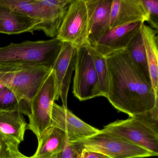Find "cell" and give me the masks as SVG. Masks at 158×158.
Returning a JSON list of instances; mask_svg holds the SVG:
<instances>
[{"instance_id": "obj_1", "label": "cell", "mask_w": 158, "mask_h": 158, "mask_svg": "<svg viewBox=\"0 0 158 158\" xmlns=\"http://www.w3.org/2000/svg\"><path fill=\"white\" fill-rule=\"evenodd\" d=\"M108 74L106 98L129 117L145 114L158 104V94L125 50L105 57Z\"/></svg>"}, {"instance_id": "obj_2", "label": "cell", "mask_w": 158, "mask_h": 158, "mask_svg": "<svg viewBox=\"0 0 158 158\" xmlns=\"http://www.w3.org/2000/svg\"><path fill=\"white\" fill-rule=\"evenodd\" d=\"M63 43L54 38L49 40L10 43L0 48V65L44 66L52 69Z\"/></svg>"}, {"instance_id": "obj_3", "label": "cell", "mask_w": 158, "mask_h": 158, "mask_svg": "<svg viewBox=\"0 0 158 158\" xmlns=\"http://www.w3.org/2000/svg\"><path fill=\"white\" fill-rule=\"evenodd\" d=\"M102 130L158 155V122L148 112L117 120L104 126Z\"/></svg>"}, {"instance_id": "obj_4", "label": "cell", "mask_w": 158, "mask_h": 158, "mask_svg": "<svg viewBox=\"0 0 158 158\" xmlns=\"http://www.w3.org/2000/svg\"><path fill=\"white\" fill-rule=\"evenodd\" d=\"M51 71L44 66L0 65V84L29 105Z\"/></svg>"}, {"instance_id": "obj_5", "label": "cell", "mask_w": 158, "mask_h": 158, "mask_svg": "<svg viewBox=\"0 0 158 158\" xmlns=\"http://www.w3.org/2000/svg\"><path fill=\"white\" fill-rule=\"evenodd\" d=\"M77 148L100 152L110 158H144L157 156L148 150L102 130L88 137L70 142Z\"/></svg>"}, {"instance_id": "obj_6", "label": "cell", "mask_w": 158, "mask_h": 158, "mask_svg": "<svg viewBox=\"0 0 158 158\" xmlns=\"http://www.w3.org/2000/svg\"><path fill=\"white\" fill-rule=\"evenodd\" d=\"M55 77L52 70L29 105L30 113L27 129L31 130L39 139L51 126L52 105L55 101Z\"/></svg>"}, {"instance_id": "obj_7", "label": "cell", "mask_w": 158, "mask_h": 158, "mask_svg": "<svg viewBox=\"0 0 158 158\" xmlns=\"http://www.w3.org/2000/svg\"><path fill=\"white\" fill-rule=\"evenodd\" d=\"M85 0H73L56 38L77 48L90 44Z\"/></svg>"}, {"instance_id": "obj_8", "label": "cell", "mask_w": 158, "mask_h": 158, "mask_svg": "<svg viewBox=\"0 0 158 158\" xmlns=\"http://www.w3.org/2000/svg\"><path fill=\"white\" fill-rule=\"evenodd\" d=\"M73 93L80 101L102 97L98 75L85 47L77 49Z\"/></svg>"}, {"instance_id": "obj_9", "label": "cell", "mask_w": 158, "mask_h": 158, "mask_svg": "<svg viewBox=\"0 0 158 158\" xmlns=\"http://www.w3.org/2000/svg\"><path fill=\"white\" fill-rule=\"evenodd\" d=\"M77 48L68 42H63L60 53L52 70L55 77V101L60 98L63 106L67 108V96L71 84Z\"/></svg>"}, {"instance_id": "obj_10", "label": "cell", "mask_w": 158, "mask_h": 158, "mask_svg": "<svg viewBox=\"0 0 158 158\" xmlns=\"http://www.w3.org/2000/svg\"><path fill=\"white\" fill-rule=\"evenodd\" d=\"M51 126L64 131L70 142L93 135L99 130L79 119L68 108L60 106L55 102L52 110Z\"/></svg>"}, {"instance_id": "obj_11", "label": "cell", "mask_w": 158, "mask_h": 158, "mask_svg": "<svg viewBox=\"0 0 158 158\" xmlns=\"http://www.w3.org/2000/svg\"><path fill=\"white\" fill-rule=\"evenodd\" d=\"M143 23L135 22L111 28L93 47L105 57L125 49L129 42L140 31Z\"/></svg>"}, {"instance_id": "obj_12", "label": "cell", "mask_w": 158, "mask_h": 158, "mask_svg": "<svg viewBox=\"0 0 158 158\" xmlns=\"http://www.w3.org/2000/svg\"><path fill=\"white\" fill-rule=\"evenodd\" d=\"M73 0H36L42 22L35 31L41 30L47 36L54 38L59 30Z\"/></svg>"}, {"instance_id": "obj_13", "label": "cell", "mask_w": 158, "mask_h": 158, "mask_svg": "<svg viewBox=\"0 0 158 158\" xmlns=\"http://www.w3.org/2000/svg\"><path fill=\"white\" fill-rule=\"evenodd\" d=\"M89 42L92 46L110 29L112 0H85Z\"/></svg>"}, {"instance_id": "obj_14", "label": "cell", "mask_w": 158, "mask_h": 158, "mask_svg": "<svg viewBox=\"0 0 158 158\" xmlns=\"http://www.w3.org/2000/svg\"><path fill=\"white\" fill-rule=\"evenodd\" d=\"M148 22L141 0H112L110 29L135 22Z\"/></svg>"}, {"instance_id": "obj_15", "label": "cell", "mask_w": 158, "mask_h": 158, "mask_svg": "<svg viewBox=\"0 0 158 158\" xmlns=\"http://www.w3.org/2000/svg\"><path fill=\"white\" fill-rule=\"evenodd\" d=\"M41 22L0 5V34L19 35L28 32L34 34L36 27Z\"/></svg>"}, {"instance_id": "obj_16", "label": "cell", "mask_w": 158, "mask_h": 158, "mask_svg": "<svg viewBox=\"0 0 158 158\" xmlns=\"http://www.w3.org/2000/svg\"><path fill=\"white\" fill-rule=\"evenodd\" d=\"M27 124L19 111H0V137L20 145L23 141Z\"/></svg>"}, {"instance_id": "obj_17", "label": "cell", "mask_w": 158, "mask_h": 158, "mask_svg": "<svg viewBox=\"0 0 158 158\" xmlns=\"http://www.w3.org/2000/svg\"><path fill=\"white\" fill-rule=\"evenodd\" d=\"M66 134L58 127L51 126L38 140L36 152L31 158H51L57 156L63 148Z\"/></svg>"}, {"instance_id": "obj_18", "label": "cell", "mask_w": 158, "mask_h": 158, "mask_svg": "<svg viewBox=\"0 0 158 158\" xmlns=\"http://www.w3.org/2000/svg\"><path fill=\"white\" fill-rule=\"evenodd\" d=\"M152 88L158 94V30L143 23L140 28Z\"/></svg>"}, {"instance_id": "obj_19", "label": "cell", "mask_w": 158, "mask_h": 158, "mask_svg": "<svg viewBox=\"0 0 158 158\" xmlns=\"http://www.w3.org/2000/svg\"><path fill=\"white\" fill-rule=\"evenodd\" d=\"M125 50H126L134 63L139 68L143 74L148 79L151 80L146 52L140 30L133 38Z\"/></svg>"}, {"instance_id": "obj_20", "label": "cell", "mask_w": 158, "mask_h": 158, "mask_svg": "<svg viewBox=\"0 0 158 158\" xmlns=\"http://www.w3.org/2000/svg\"><path fill=\"white\" fill-rule=\"evenodd\" d=\"M0 111H19L27 116L30 113L28 103L20 100L12 90L6 87L0 89Z\"/></svg>"}, {"instance_id": "obj_21", "label": "cell", "mask_w": 158, "mask_h": 158, "mask_svg": "<svg viewBox=\"0 0 158 158\" xmlns=\"http://www.w3.org/2000/svg\"><path fill=\"white\" fill-rule=\"evenodd\" d=\"M85 48L93 61L102 97L106 98L108 91V74L106 58L97 51L91 44L87 45Z\"/></svg>"}, {"instance_id": "obj_22", "label": "cell", "mask_w": 158, "mask_h": 158, "mask_svg": "<svg viewBox=\"0 0 158 158\" xmlns=\"http://www.w3.org/2000/svg\"><path fill=\"white\" fill-rule=\"evenodd\" d=\"M0 5L42 22L40 8L36 0H0Z\"/></svg>"}, {"instance_id": "obj_23", "label": "cell", "mask_w": 158, "mask_h": 158, "mask_svg": "<svg viewBox=\"0 0 158 158\" xmlns=\"http://www.w3.org/2000/svg\"><path fill=\"white\" fill-rule=\"evenodd\" d=\"M144 9L148 15V22L151 28L158 30V0H141Z\"/></svg>"}, {"instance_id": "obj_24", "label": "cell", "mask_w": 158, "mask_h": 158, "mask_svg": "<svg viewBox=\"0 0 158 158\" xmlns=\"http://www.w3.org/2000/svg\"><path fill=\"white\" fill-rule=\"evenodd\" d=\"M18 144L0 137V158H15L21 156Z\"/></svg>"}, {"instance_id": "obj_25", "label": "cell", "mask_w": 158, "mask_h": 158, "mask_svg": "<svg viewBox=\"0 0 158 158\" xmlns=\"http://www.w3.org/2000/svg\"><path fill=\"white\" fill-rule=\"evenodd\" d=\"M73 147L76 153V158H110L108 156L100 152L83 149L77 148L74 146Z\"/></svg>"}, {"instance_id": "obj_26", "label": "cell", "mask_w": 158, "mask_h": 158, "mask_svg": "<svg viewBox=\"0 0 158 158\" xmlns=\"http://www.w3.org/2000/svg\"><path fill=\"white\" fill-rule=\"evenodd\" d=\"M76 153L73 146L68 141H66L62 150L57 155L58 158H76Z\"/></svg>"}, {"instance_id": "obj_27", "label": "cell", "mask_w": 158, "mask_h": 158, "mask_svg": "<svg viewBox=\"0 0 158 158\" xmlns=\"http://www.w3.org/2000/svg\"><path fill=\"white\" fill-rule=\"evenodd\" d=\"M15 158H31L30 157H27V156H25L23 154H22L21 156H18V157H16Z\"/></svg>"}, {"instance_id": "obj_28", "label": "cell", "mask_w": 158, "mask_h": 158, "mask_svg": "<svg viewBox=\"0 0 158 158\" xmlns=\"http://www.w3.org/2000/svg\"><path fill=\"white\" fill-rule=\"evenodd\" d=\"M4 86H3V85H1V84H0V89L4 87Z\"/></svg>"}, {"instance_id": "obj_29", "label": "cell", "mask_w": 158, "mask_h": 158, "mask_svg": "<svg viewBox=\"0 0 158 158\" xmlns=\"http://www.w3.org/2000/svg\"><path fill=\"white\" fill-rule=\"evenodd\" d=\"M57 158V156H54V157H52V158Z\"/></svg>"}]
</instances>
